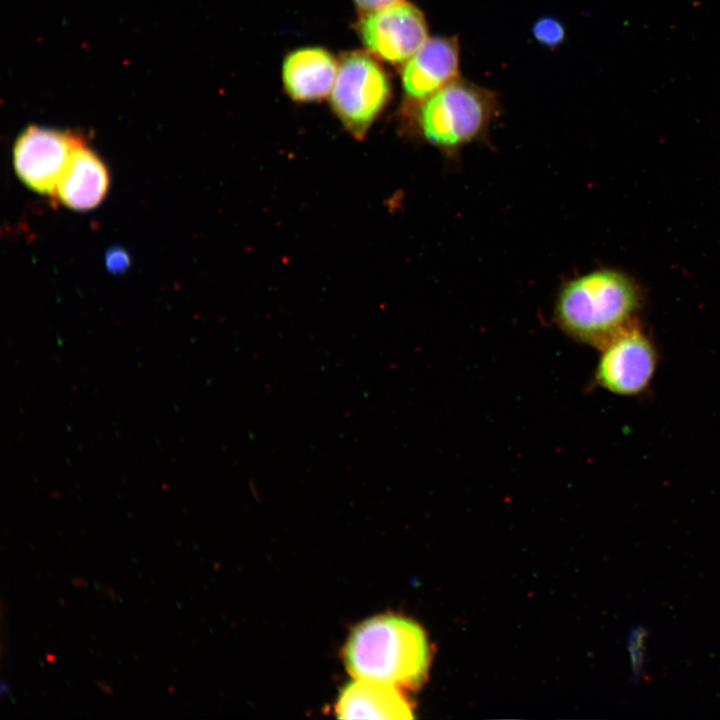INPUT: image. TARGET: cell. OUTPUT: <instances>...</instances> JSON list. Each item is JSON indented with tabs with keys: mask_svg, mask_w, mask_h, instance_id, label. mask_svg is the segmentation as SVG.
Here are the masks:
<instances>
[{
	"mask_svg": "<svg viewBox=\"0 0 720 720\" xmlns=\"http://www.w3.org/2000/svg\"><path fill=\"white\" fill-rule=\"evenodd\" d=\"M640 293L625 274L596 270L567 282L555 302L559 328L572 339L601 349L634 323Z\"/></svg>",
	"mask_w": 720,
	"mask_h": 720,
	"instance_id": "cell-1",
	"label": "cell"
},
{
	"mask_svg": "<svg viewBox=\"0 0 720 720\" xmlns=\"http://www.w3.org/2000/svg\"><path fill=\"white\" fill-rule=\"evenodd\" d=\"M344 660L357 679L414 687L427 672L429 650L419 625L404 617L383 615L353 629L344 648Z\"/></svg>",
	"mask_w": 720,
	"mask_h": 720,
	"instance_id": "cell-2",
	"label": "cell"
},
{
	"mask_svg": "<svg viewBox=\"0 0 720 720\" xmlns=\"http://www.w3.org/2000/svg\"><path fill=\"white\" fill-rule=\"evenodd\" d=\"M489 112L488 102L479 90L452 81L426 98L419 123L429 143L442 150H453L481 133Z\"/></svg>",
	"mask_w": 720,
	"mask_h": 720,
	"instance_id": "cell-3",
	"label": "cell"
},
{
	"mask_svg": "<svg viewBox=\"0 0 720 720\" xmlns=\"http://www.w3.org/2000/svg\"><path fill=\"white\" fill-rule=\"evenodd\" d=\"M390 97L382 67L363 52H352L338 64L331 89V105L344 126L362 137Z\"/></svg>",
	"mask_w": 720,
	"mask_h": 720,
	"instance_id": "cell-4",
	"label": "cell"
},
{
	"mask_svg": "<svg viewBox=\"0 0 720 720\" xmlns=\"http://www.w3.org/2000/svg\"><path fill=\"white\" fill-rule=\"evenodd\" d=\"M657 361L654 344L634 322L601 348L595 381L617 395H638L649 386Z\"/></svg>",
	"mask_w": 720,
	"mask_h": 720,
	"instance_id": "cell-5",
	"label": "cell"
},
{
	"mask_svg": "<svg viewBox=\"0 0 720 720\" xmlns=\"http://www.w3.org/2000/svg\"><path fill=\"white\" fill-rule=\"evenodd\" d=\"M82 142L81 136L69 131L30 126L15 142V171L32 190L55 196L72 153Z\"/></svg>",
	"mask_w": 720,
	"mask_h": 720,
	"instance_id": "cell-6",
	"label": "cell"
},
{
	"mask_svg": "<svg viewBox=\"0 0 720 720\" xmlns=\"http://www.w3.org/2000/svg\"><path fill=\"white\" fill-rule=\"evenodd\" d=\"M359 32L372 53L391 63L409 59L427 41L423 14L406 2L368 13Z\"/></svg>",
	"mask_w": 720,
	"mask_h": 720,
	"instance_id": "cell-7",
	"label": "cell"
},
{
	"mask_svg": "<svg viewBox=\"0 0 720 720\" xmlns=\"http://www.w3.org/2000/svg\"><path fill=\"white\" fill-rule=\"evenodd\" d=\"M458 69L456 44L445 38H432L408 59L402 82L407 95L428 98L454 79Z\"/></svg>",
	"mask_w": 720,
	"mask_h": 720,
	"instance_id": "cell-8",
	"label": "cell"
},
{
	"mask_svg": "<svg viewBox=\"0 0 720 720\" xmlns=\"http://www.w3.org/2000/svg\"><path fill=\"white\" fill-rule=\"evenodd\" d=\"M108 186L109 175L104 163L84 141L73 151L54 197L69 208L87 210L102 201Z\"/></svg>",
	"mask_w": 720,
	"mask_h": 720,
	"instance_id": "cell-9",
	"label": "cell"
},
{
	"mask_svg": "<svg viewBox=\"0 0 720 720\" xmlns=\"http://www.w3.org/2000/svg\"><path fill=\"white\" fill-rule=\"evenodd\" d=\"M337 70V62L327 50L318 47L301 48L285 58L283 83L293 99L315 101L331 91Z\"/></svg>",
	"mask_w": 720,
	"mask_h": 720,
	"instance_id": "cell-10",
	"label": "cell"
},
{
	"mask_svg": "<svg viewBox=\"0 0 720 720\" xmlns=\"http://www.w3.org/2000/svg\"><path fill=\"white\" fill-rule=\"evenodd\" d=\"M336 713L343 719H410L412 709L397 687L357 679L342 690Z\"/></svg>",
	"mask_w": 720,
	"mask_h": 720,
	"instance_id": "cell-11",
	"label": "cell"
},
{
	"mask_svg": "<svg viewBox=\"0 0 720 720\" xmlns=\"http://www.w3.org/2000/svg\"><path fill=\"white\" fill-rule=\"evenodd\" d=\"M647 636L648 631L642 624L632 625L628 633L627 649L631 661V681L633 683L639 682L643 674Z\"/></svg>",
	"mask_w": 720,
	"mask_h": 720,
	"instance_id": "cell-12",
	"label": "cell"
},
{
	"mask_svg": "<svg viewBox=\"0 0 720 720\" xmlns=\"http://www.w3.org/2000/svg\"><path fill=\"white\" fill-rule=\"evenodd\" d=\"M536 39L546 46H556L564 38L563 26L553 18H542L533 27Z\"/></svg>",
	"mask_w": 720,
	"mask_h": 720,
	"instance_id": "cell-13",
	"label": "cell"
},
{
	"mask_svg": "<svg viewBox=\"0 0 720 720\" xmlns=\"http://www.w3.org/2000/svg\"><path fill=\"white\" fill-rule=\"evenodd\" d=\"M105 264L109 271L119 273L128 268L130 258L124 249L113 247L106 252Z\"/></svg>",
	"mask_w": 720,
	"mask_h": 720,
	"instance_id": "cell-14",
	"label": "cell"
},
{
	"mask_svg": "<svg viewBox=\"0 0 720 720\" xmlns=\"http://www.w3.org/2000/svg\"><path fill=\"white\" fill-rule=\"evenodd\" d=\"M354 2L360 9L370 13L403 2V0H354Z\"/></svg>",
	"mask_w": 720,
	"mask_h": 720,
	"instance_id": "cell-15",
	"label": "cell"
},
{
	"mask_svg": "<svg viewBox=\"0 0 720 720\" xmlns=\"http://www.w3.org/2000/svg\"><path fill=\"white\" fill-rule=\"evenodd\" d=\"M97 684L104 693L111 694L113 692L112 688L105 682L98 681Z\"/></svg>",
	"mask_w": 720,
	"mask_h": 720,
	"instance_id": "cell-16",
	"label": "cell"
},
{
	"mask_svg": "<svg viewBox=\"0 0 720 720\" xmlns=\"http://www.w3.org/2000/svg\"><path fill=\"white\" fill-rule=\"evenodd\" d=\"M9 692V684L4 680H1V695H5Z\"/></svg>",
	"mask_w": 720,
	"mask_h": 720,
	"instance_id": "cell-17",
	"label": "cell"
},
{
	"mask_svg": "<svg viewBox=\"0 0 720 720\" xmlns=\"http://www.w3.org/2000/svg\"><path fill=\"white\" fill-rule=\"evenodd\" d=\"M73 583H74V585H76V586H78V587L85 586V584H86V583L83 581L82 578H78V577H76V578L73 580Z\"/></svg>",
	"mask_w": 720,
	"mask_h": 720,
	"instance_id": "cell-18",
	"label": "cell"
},
{
	"mask_svg": "<svg viewBox=\"0 0 720 720\" xmlns=\"http://www.w3.org/2000/svg\"><path fill=\"white\" fill-rule=\"evenodd\" d=\"M46 659H47L49 662H53L54 659H55V655L50 654V653H47V654H46Z\"/></svg>",
	"mask_w": 720,
	"mask_h": 720,
	"instance_id": "cell-19",
	"label": "cell"
}]
</instances>
